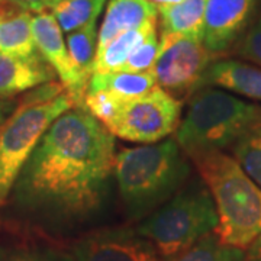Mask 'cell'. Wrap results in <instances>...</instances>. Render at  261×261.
Listing matches in <instances>:
<instances>
[{
	"label": "cell",
	"instance_id": "cell-1",
	"mask_svg": "<svg viewBox=\"0 0 261 261\" xmlns=\"http://www.w3.org/2000/svg\"><path fill=\"white\" fill-rule=\"evenodd\" d=\"M115 135L84 108L53 122L15 181L23 218L49 232H70L102 212L115 168Z\"/></svg>",
	"mask_w": 261,
	"mask_h": 261
},
{
	"label": "cell",
	"instance_id": "cell-2",
	"mask_svg": "<svg viewBox=\"0 0 261 261\" xmlns=\"http://www.w3.org/2000/svg\"><path fill=\"white\" fill-rule=\"evenodd\" d=\"M113 174L128 218L142 221L183 189L190 166L176 138H167L121 149Z\"/></svg>",
	"mask_w": 261,
	"mask_h": 261
},
{
	"label": "cell",
	"instance_id": "cell-3",
	"mask_svg": "<svg viewBox=\"0 0 261 261\" xmlns=\"http://www.w3.org/2000/svg\"><path fill=\"white\" fill-rule=\"evenodd\" d=\"M214 199L215 233L226 245L245 250L261 235V187L225 151L190 155Z\"/></svg>",
	"mask_w": 261,
	"mask_h": 261
},
{
	"label": "cell",
	"instance_id": "cell-4",
	"mask_svg": "<svg viewBox=\"0 0 261 261\" xmlns=\"http://www.w3.org/2000/svg\"><path fill=\"white\" fill-rule=\"evenodd\" d=\"M261 115V106L205 86L190 96L174 138L186 155L231 149Z\"/></svg>",
	"mask_w": 261,
	"mask_h": 261
},
{
	"label": "cell",
	"instance_id": "cell-5",
	"mask_svg": "<svg viewBox=\"0 0 261 261\" xmlns=\"http://www.w3.org/2000/svg\"><path fill=\"white\" fill-rule=\"evenodd\" d=\"M218 214L209 189L195 183L181 189L152 214L140 221L137 231L152 243L161 258H171L215 232Z\"/></svg>",
	"mask_w": 261,
	"mask_h": 261
},
{
	"label": "cell",
	"instance_id": "cell-6",
	"mask_svg": "<svg viewBox=\"0 0 261 261\" xmlns=\"http://www.w3.org/2000/svg\"><path fill=\"white\" fill-rule=\"evenodd\" d=\"M70 94L45 102H22L9 119L0 123V206L5 205L20 170L57 118L73 109Z\"/></svg>",
	"mask_w": 261,
	"mask_h": 261
},
{
	"label": "cell",
	"instance_id": "cell-7",
	"mask_svg": "<svg viewBox=\"0 0 261 261\" xmlns=\"http://www.w3.org/2000/svg\"><path fill=\"white\" fill-rule=\"evenodd\" d=\"M215 57L200 39L161 34L159 56L152 67L157 86L176 99L192 96L203 87V75Z\"/></svg>",
	"mask_w": 261,
	"mask_h": 261
},
{
	"label": "cell",
	"instance_id": "cell-8",
	"mask_svg": "<svg viewBox=\"0 0 261 261\" xmlns=\"http://www.w3.org/2000/svg\"><path fill=\"white\" fill-rule=\"evenodd\" d=\"M181 106L178 99L157 86L125 103L108 130L129 142L154 144L177 130Z\"/></svg>",
	"mask_w": 261,
	"mask_h": 261
},
{
	"label": "cell",
	"instance_id": "cell-9",
	"mask_svg": "<svg viewBox=\"0 0 261 261\" xmlns=\"http://www.w3.org/2000/svg\"><path fill=\"white\" fill-rule=\"evenodd\" d=\"M73 261H161L151 241L137 228L112 226L83 233L71 244Z\"/></svg>",
	"mask_w": 261,
	"mask_h": 261
},
{
	"label": "cell",
	"instance_id": "cell-10",
	"mask_svg": "<svg viewBox=\"0 0 261 261\" xmlns=\"http://www.w3.org/2000/svg\"><path fill=\"white\" fill-rule=\"evenodd\" d=\"M32 32L38 53L60 77L61 84L74 103V108H83L89 83L80 74L68 48L65 47L63 29L60 28L54 15L39 12L35 18H32Z\"/></svg>",
	"mask_w": 261,
	"mask_h": 261
},
{
	"label": "cell",
	"instance_id": "cell-11",
	"mask_svg": "<svg viewBox=\"0 0 261 261\" xmlns=\"http://www.w3.org/2000/svg\"><path fill=\"white\" fill-rule=\"evenodd\" d=\"M257 0H206L202 42L218 54L232 45L251 18Z\"/></svg>",
	"mask_w": 261,
	"mask_h": 261
},
{
	"label": "cell",
	"instance_id": "cell-12",
	"mask_svg": "<svg viewBox=\"0 0 261 261\" xmlns=\"http://www.w3.org/2000/svg\"><path fill=\"white\" fill-rule=\"evenodd\" d=\"M56 71L41 56L32 58L0 51V97L6 99L54 80Z\"/></svg>",
	"mask_w": 261,
	"mask_h": 261
},
{
	"label": "cell",
	"instance_id": "cell-13",
	"mask_svg": "<svg viewBox=\"0 0 261 261\" xmlns=\"http://www.w3.org/2000/svg\"><path fill=\"white\" fill-rule=\"evenodd\" d=\"M202 86H218L226 92L261 102V67L238 60H216L207 67Z\"/></svg>",
	"mask_w": 261,
	"mask_h": 261
},
{
	"label": "cell",
	"instance_id": "cell-14",
	"mask_svg": "<svg viewBox=\"0 0 261 261\" xmlns=\"http://www.w3.org/2000/svg\"><path fill=\"white\" fill-rule=\"evenodd\" d=\"M157 16L159 8L148 0H111L97 35L96 51L102 49L122 32L140 28Z\"/></svg>",
	"mask_w": 261,
	"mask_h": 261
},
{
	"label": "cell",
	"instance_id": "cell-15",
	"mask_svg": "<svg viewBox=\"0 0 261 261\" xmlns=\"http://www.w3.org/2000/svg\"><path fill=\"white\" fill-rule=\"evenodd\" d=\"M157 87V80L152 70L130 73V71H111V73H93L86 93L108 90L123 100H132Z\"/></svg>",
	"mask_w": 261,
	"mask_h": 261
},
{
	"label": "cell",
	"instance_id": "cell-16",
	"mask_svg": "<svg viewBox=\"0 0 261 261\" xmlns=\"http://www.w3.org/2000/svg\"><path fill=\"white\" fill-rule=\"evenodd\" d=\"M205 6L206 0H181L174 5L159 6L163 34H180L202 41Z\"/></svg>",
	"mask_w": 261,
	"mask_h": 261
},
{
	"label": "cell",
	"instance_id": "cell-17",
	"mask_svg": "<svg viewBox=\"0 0 261 261\" xmlns=\"http://www.w3.org/2000/svg\"><path fill=\"white\" fill-rule=\"evenodd\" d=\"M157 29V19H152L140 28L129 29L122 32L116 38L105 45L102 49L96 51L94 57L93 73H111L119 71L122 65L128 60V57L134 53V49L148 37L151 31Z\"/></svg>",
	"mask_w": 261,
	"mask_h": 261
},
{
	"label": "cell",
	"instance_id": "cell-18",
	"mask_svg": "<svg viewBox=\"0 0 261 261\" xmlns=\"http://www.w3.org/2000/svg\"><path fill=\"white\" fill-rule=\"evenodd\" d=\"M0 51L23 58L41 56L32 32V18L28 12L0 18Z\"/></svg>",
	"mask_w": 261,
	"mask_h": 261
},
{
	"label": "cell",
	"instance_id": "cell-19",
	"mask_svg": "<svg viewBox=\"0 0 261 261\" xmlns=\"http://www.w3.org/2000/svg\"><path fill=\"white\" fill-rule=\"evenodd\" d=\"M106 0H61L53 8V15L65 34L94 23Z\"/></svg>",
	"mask_w": 261,
	"mask_h": 261
},
{
	"label": "cell",
	"instance_id": "cell-20",
	"mask_svg": "<svg viewBox=\"0 0 261 261\" xmlns=\"http://www.w3.org/2000/svg\"><path fill=\"white\" fill-rule=\"evenodd\" d=\"M161 261H247V254L241 248L224 244L212 232L185 252Z\"/></svg>",
	"mask_w": 261,
	"mask_h": 261
},
{
	"label": "cell",
	"instance_id": "cell-21",
	"mask_svg": "<svg viewBox=\"0 0 261 261\" xmlns=\"http://www.w3.org/2000/svg\"><path fill=\"white\" fill-rule=\"evenodd\" d=\"M96 22L87 27L77 29L74 32L67 34V45L68 53L74 61L75 67L79 68L80 74L89 83L93 74L94 57H96Z\"/></svg>",
	"mask_w": 261,
	"mask_h": 261
},
{
	"label": "cell",
	"instance_id": "cell-22",
	"mask_svg": "<svg viewBox=\"0 0 261 261\" xmlns=\"http://www.w3.org/2000/svg\"><path fill=\"white\" fill-rule=\"evenodd\" d=\"M231 151L247 174L261 187V115Z\"/></svg>",
	"mask_w": 261,
	"mask_h": 261
},
{
	"label": "cell",
	"instance_id": "cell-23",
	"mask_svg": "<svg viewBox=\"0 0 261 261\" xmlns=\"http://www.w3.org/2000/svg\"><path fill=\"white\" fill-rule=\"evenodd\" d=\"M0 261H73L70 254L47 245L18 244L0 247Z\"/></svg>",
	"mask_w": 261,
	"mask_h": 261
},
{
	"label": "cell",
	"instance_id": "cell-24",
	"mask_svg": "<svg viewBox=\"0 0 261 261\" xmlns=\"http://www.w3.org/2000/svg\"><path fill=\"white\" fill-rule=\"evenodd\" d=\"M125 103L126 100L118 97L112 92L100 90V92H93V93H86L83 108L109 129V126L121 113Z\"/></svg>",
	"mask_w": 261,
	"mask_h": 261
},
{
	"label": "cell",
	"instance_id": "cell-25",
	"mask_svg": "<svg viewBox=\"0 0 261 261\" xmlns=\"http://www.w3.org/2000/svg\"><path fill=\"white\" fill-rule=\"evenodd\" d=\"M160 51V41L157 37V29L151 31L148 37L141 42L138 47L134 49V53L128 57L125 64L122 65L119 71H130V73H140L152 70L154 63L157 60Z\"/></svg>",
	"mask_w": 261,
	"mask_h": 261
},
{
	"label": "cell",
	"instance_id": "cell-26",
	"mask_svg": "<svg viewBox=\"0 0 261 261\" xmlns=\"http://www.w3.org/2000/svg\"><path fill=\"white\" fill-rule=\"evenodd\" d=\"M238 54L261 67V18L244 37Z\"/></svg>",
	"mask_w": 261,
	"mask_h": 261
},
{
	"label": "cell",
	"instance_id": "cell-27",
	"mask_svg": "<svg viewBox=\"0 0 261 261\" xmlns=\"http://www.w3.org/2000/svg\"><path fill=\"white\" fill-rule=\"evenodd\" d=\"M10 2L18 5L20 8H23V9L44 12L45 9H53L61 0H10Z\"/></svg>",
	"mask_w": 261,
	"mask_h": 261
},
{
	"label": "cell",
	"instance_id": "cell-28",
	"mask_svg": "<svg viewBox=\"0 0 261 261\" xmlns=\"http://www.w3.org/2000/svg\"><path fill=\"white\" fill-rule=\"evenodd\" d=\"M247 250V261H261V235Z\"/></svg>",
	"mask_w": 261,
	"mask_h": 261
},
{
	"label": "cell",
	"instance_id": "cell-29",
	"mask_svg": "<svg viewBox=\"0 0 261 261\" xmlns=\"http://www.w3.org/2000/svg\"><path fill=\"white\" fill-rule=\"evenodd\" d=\"M148 2H151L155 6H164V5H174V3H178L181 0H148Z\"/></svg>",
	"mask_w": 261,
	"mask_h": 261
},
{
	"label": "cell",
	"instance_id": "cell-30",
	"mask_svg": "<svg viewBox=\"0 0 261 261\" xmlns=\"http://www.w3.org/2000/svg\"><path fill=\"white\" fill-rule=\"evenodd\" d=\"M3 118H5V108H3L2 103H0V123L3 121Z\"/></svg>",
	"mask_w": 261,
	"mask_h": 261
}]
</instances>
